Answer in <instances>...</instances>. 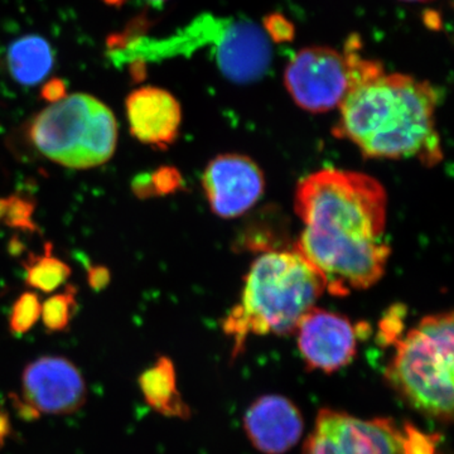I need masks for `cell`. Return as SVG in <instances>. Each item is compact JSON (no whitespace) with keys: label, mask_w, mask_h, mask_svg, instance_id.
I'll list each match as a JSON object with an SVG mask.
<instances>
[{"label":"cell","mask_w":454,"mask_h":454,"mask_svg":"<svg viewBox=\"0 0 454 454\" xmlns=\"http://www.w3.org/2000/svg\"><path fill=\"white\" fill-rule=\"evenodd\" d=\"M216 43V59L227 79L252 82L264 74L270 64L268 38L250 23H232L221 33Z\"/></svg>","instance_id":"cell-13"},{"label":"cell","mask_w":454,"mask_h":454,"mask_svg":"<svg viewBox=\"0 0 454 454\" xmlns=\"http://www.w3.org/2000/svg\"><path fill=\"white\" fill-rule=\"evenodd\" d=\"M50 245L42 256H29L25 262L26 282L44 293L55 292L71 276V268L51 254Z\"/></svg>","instance_id":"cell-17"},{"label":"cell","mask_w":454,"mask_h":454,"mask_svg":"<svg viewBox=\"0 0 454 454\" xmlns=\"http://www.w3.org/2000/svg\"><path fill=\"white\" fill-rule=\"evenodd\" d=\"M88 282L94 291H101L110 283V271L106 267H90Z\"/></svg>","instance_id":"cell-23"},{"label":"cell","mask_w":454,"mask_h":454,"mask_svg":"<svg viewBox=\"0 0 454 454\" xmlns=\"http://www.w3.org/2000/svg\"><path fill=\"white\" fill-rule=\"evenodd\" d=\"M88 387L79 367L62 356H42L22 373V413L28 418L70 415L85 405Z\"/></svg>","instance_id":"cell-7"},{"label":"cell","mask_w":454,"mask_h":454,"mask_svg":"<svg viewBox=\"0 0 454 454\" xmlns=\"http://www.w3.org/2000/svg\"><path fill=\"white\" fill-rule=\"evenodd\" d=\"M41 301L35 293L27 292L20 295L9 317L11 333L20 336L31 331L41 318Z\"/></svg>","instance_id":"cell-19"},{"label":"cell","mask_w":454,"mask_h":454,"mask_svg":"<svg viewBox=\"0 0 454 454\" xmlns=\"http://www.w3.org/2000/svg\"><path fill=\"white\" fill-rule=\"evenodd\" d=\"M140 391L146 404L164 417L186 419L190 409L177 389L175 365L168 357H160L154 365L140 373Z\"/></svg>","instance_id":"cell-14"},{"label":"cell","mask_w":454,"mask_h":454,"mask_svg":"<svg viewBox=\"0 0 454 454\" xmlns=\"http://www.w3.org/2000/svg\"><path fill=\"white\" fill-rule=\"evenodd\" d=\"M118 124L112 110L98 101L92 114L91 124L77 160L76 169L91 168L107 162L115 151Z\"/></svg>","instance_id":"cell-16"},{"label":"cell","mask_w":454,"mask_h":454,"mask_svg":"<svg viewBox=\"0 0 454 454\" xmlns=\"http://www.w3.org/2000/svg\"><path fill=\"white\" fill-rule=\"evenodd\" d=\"M351 83V50L342 53L330 47H306L284 71V86L293 101L313 114L339 109Z\"/></svg>","instance_id":"cell-6"},{"label":"cell","mask_w":454,"mask_h":454,"mask_svg":"<svg viewBox=\"0 0 454 454\" xmlns=\"http://www.w3.org/2000/svg\"><path fill=\"white\" fill-rule=\"evenodd\" d=\"M202 186L214 214L234 219L250 210L264 193L258 164L241 154H221L203 173Z\"/></svg>","instance_id":"cell-10"},{"label":"cell","mask_w":454,"mask_h":454,"mask_svg":"<svg viewBox=\"0 0 454 454\" xmlns=\"http://www.w3.org/2000/svg\"><path fill=\"white\" fill-rule=\"evenodd\" d=\"M11 432V426H9V418L7 414L0 413V442L4 441Z\"/></svg>","instance_id":"cell-25"},{"label":"cell","mask_w":454,"mask_h":454,"mask_svg":"<svg viewBox=\"0 0 454 454\" xmlns=\"http://www.w3.org/2000/svg\"><path fill=\"white\" fill-rule=\"evenodd\" d=\"M131 134L145 145L167 148L177 139L182 109L167 90L145 86L125 101Z\"/></svg>","instance_id":"cell-12"},{"label":"cell","mask_w":454,"mask_h":454,"mask_svg":"<svg viewBox=\"0 0 454 454\" xmlns=\"http://www.w3.org/2000/svg\"><path fill=\"white\" fill-rule=\"evenodd\" d=\"M42 97L50 101L51 104L57 103L66 97V88L61 80H52V82L46 83L43 90H42Z\"/></svg>","instance_id":"cell-24"},{"label":"cell","mask_w":454,"mask_h":454,"mask_svg":"<svg viewBox=\"0 0 454 454\" xmlns=\"http://www.w3.org/2000/svg\"><path fill=\"white\" fill-rule=\"evenodd\" d=\"M295 333L301 358L309 370L333 373L356 356V328L339 313L313 307L301 319Z\"/></svg>","instance_id":"cell-9"},{"label":"cell","mask_w":454,"mask_h":454,"mask_svg":"<svg viewBox=\"0 0 454 454\" xmlns=\"http://www.w3.org/2000/svg\"><path fill=\"white\" fill-rule=\"evenodd\" d=\"M304 454H437L434 435L389 418L361 419L322 409Z\"/></svg>","instance_id":"cell-5"},{"label":"cell","mask_w":454,"mask_h":454,"mask_svg":"<svg viewBox=\"0 0 454 454\" xmlns=\"http://www.w3.org/2000/svg\"><path fill=\"white\" fill-rule=\"evenodd\" d=\"M98 104V98L88 94L66 95L51 104L33 119V145L53 162L76 168Z\"/></svg>","instance_id":"cell-8"},{"label":"cell","mask_w":454,"mask_h":454,"mask_svg":"<svg viewBox=\"0 0 454 454\" xmlns=\"http://www.w3.org/2000/svg\"><path fill=\"white\" fill-rule=\"evenodd\" d=\"M7 200V211H5L4 217H3L7 225L27 230V231L35 230V223L32 220V202L18 196L8 197Z\"/></svg>","instance_id":"cell-20"},{"label":"cell","mask_w":454,"mask_h":454,"mask_svg":"<svg viewBox=\"0 0 454 454\" xmlns=\"http://www.w3.org/2000/svg\"><path fill=\"white\" fill-rule=\"evenodd\" d=\"M243 422L250 443L262 454H286L303 435L300 409L278 394L258 397L245 411Z\"/></svg>","instance_id":"cell-11"},{"label":"cell","mask_w":454,"mask_h":454,"mask_svg":"<svg viewBox=\"0 0 454 454\" xmlns=\"http://www.w3.org/2000/svg\"><path fill=\"white\" fill-rule=\"evenodd\" d=\"M53 51L40 35H25L12 43L8 51V67L12 77L26 86L37 85L52 70Z\"/></svg>","instance_id":"cell-15"},{"label":"cell","mask_w":454,"mask_h":454,"mask_svg":"<svg viewBox=\"0 0 454 454\" xmlns=\"http://www.w3.org/2000/svg\"><path fill=\"white\" fill-rule=\"evenodd\" d=\"M325 292L324 280L295 250H273L254 260L240 301L223 319L234 357L250 336L295 333Z\"/></svg>","instance_id":"cell-3"},{"label":"cell","mask_w":454,"mask_h":454,"mask_svg":"<svg viewBox=\"0 0 454 454\" xmlns=\"http://www.w3.org/2000/svg\"><path fill=\"white\" fill-rule=\"evenodd\" d=\"M295 212L303 223L294 250L324 280L325 292L348 295L379 282L389 262L387 195L365 173L325 168L298 184Z\"/></svg>","instance_id":"cell-1"},{"label":"cell","mask_w":454,"mask_h":454,"mask_svg":"<svg viewBox=\"0 0 454 454\" xmlns=\"http://www.w3.org/2000/svg\"><path fill=\"white\" fill-rule=\"evenodd\" d=\"M402 2H408V3H427V2H430V0H402Z\"/></svg>","instance_id":"cell-26"},{"label":"cell","mask_w":454,"mask_h":454,"mask_svg":"<svg viewBox=\"0 0 454 454\" xmlns=\"http://www.w3.org/2000/svg\"><path fill=\"white\" fill-rule=\"evenodd\" d=\"M131 190L134 195L140 200L154 197L153 186H152L151 173H139L131 181Z\"/></svg>","instance_id":"cell-22"},{"label":"cell","mask_w":454,"mask_h":454,"mask_svg":"<svg viewBox=\"0 0 454 454\" xmlns=\"http://www.w3.org/2000/svg\"><path fill=\"white\" fill-rule=\"evenodd\" d=\"M151 179L155 196L175 192L182 184L181 175L177 169L172 168V167H162V168L152 172Z\"/></svg>","instance_id":"cell-21"},{"label":"cell","mask_w":454,"mask_h":454,"mask_svg":"<svg viewBox=\"0 0 454 454\" xmlns=\"http://www.w3.org/2000/svg\"><path fill=\"white\" fill-rule=\"evenodd\" d=\"M352 83L340 104L334 137L348 140L367 158L443 160L435 121L438 95L429 82L387 74L380 62L352 49Z\"/></svg>","instance_id":"cell-2"},{"label":"cell","mask_w":454,"mask_h":454,"mask_svg":"<svg viewBox=\"0 0 454 454\" xmlns=\"http://www.w3.org/2000/svg\"><path fill=\"white\" fill-rule=\"evenodd\" d=\"M453 315L424 317L395 340L385 380L418 413L442 423L453 419Z\"/></svg>","instance_id":"cell-4"},{"label":"cell","mask_w":454,"mask_h":454,"mask_svg":"<svg viewBox=\"0 0 454 454\" xmlns=\"http://www.w3.org/2000/svg\"><path fill=\"white\" fill-rule=\"evenodd\" d=\"M148 2L153 3V4H162V3L168 2V0H148Z\"/></svg>","instance_id":"cell-27"},{"label":"cell","mask_w":454,"mask_h":454,"mask_svg":"<svg viewBox=\"0 0 454 454\" xmlns=\"http://www.w3.org/2000/svg\"><path fill=\"white\" fill-rule=\"evenodd\" d=\"M107 3H110V4H121L122 3V0H106Z\"/></svg>","instance_id":"cell-28"},{"label":"cell","mask_w":454,"mask_h":454,"mask_svg":"<svg viewBox=\"0 0 454 454\" xmlns=\"http://www.w3.org/2000/svg\"><path fill=\"white\" fill-rule=\"evenodd\" d=\"M76 289L67 286L64 293L52 295L42 306V324L49 333H62L70 325L76 307Z\"/></svg>","instance_id":"cell-18"}]
</instances>
